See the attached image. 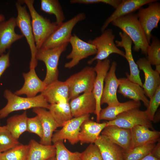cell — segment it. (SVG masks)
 <instances>
[{
	"mask_svg": "<svg viewBox=\"0 0 160 160\" xmlns=\"http://www.w3.org/2000/svg\"><path fill=\"white\" fill-rule=\"evenodd\" d=\"M139 70L143 72L145 81L143 88L146 96L151 99L160 87V74L154 70L146 58H139L136 61Z\"/></svg>",
	"mask_w": 160,
	"mask_h": 160,
	"instance_id": "obj_15",
	"label": "cell"
},
{
	"mask_svg": "<svg viewBox=\"0 0 160 160\" xmlns=\"http://www.w3.org/2000/svg\"><path fill=\"white\" fill-rule=\"evenodd\" d=\"M33 111L39 117L41 122L43 135L39 143L45 145H52V138L53 132L58 125L49 111L42 108H33Z\"/></svg>",
	"mask_w": 160,
	"mask_h": 160,
	"instance_id": "obj_23",
	"label": "cell"
},
{
	"mask_svg": "<svg viewBox=\"0 0 160 160\" xmlns=\"http://www.w3.org/2000/svg\"><path fill=\"white\" fill-rule=\"evenodd\" d=\"M122 0H71V4H91L102 3L109 5L116 9Z\"/></svg>",
	"mask_w": 160,
	"mask_h": 160,
	"instance_id": "obj_41",
	"label": "cell"
},
{
	"mask_svg": "<svg viewBox=\"0 0 160 160\" xmlns=\"http://www.w3.org/2000/svg\"><path fill=\"white\" fill-rule=\"evenodd\" d=\"M119 84L117 92L124 97L135 101H142L147 108L149 100L146 96L143 88L139 84L132 82L127 78L119 79Z\"/></svg>",
	"mask_w": 160,
	"mask_h": 160,
	"instance_id": "obj_24",
	"label": "cell"
},
{
	"mask_svg": "<svg viewBox=\"0 0 160 160\" xmlns=\"http://www.w3.org/2000/svg\"><path fill=\"white\" fill-rule=\"evenodd\" d=\"M68 44L65 43L54 48L37 50L36 60L43 61L46 67V76L43 81L46 86L58 80L59 58L66 50Z\"/></svg>",
	"mask_w": 160,
	"mask_h": 160,
	"instance_id": "obj_4",
	"label": "cell"
},
{
	"mask_svg": "<svg viewBox=\"0 0 160 160\" xmlns=\"http://www.w3.org/2000/svg\"><path fill=\"white\" fill-rule=\"evenodd\" d=\"M90 114L73 117L68 121L60 130L53 134L52 142L53 143L60 140H67L73 145L79 141L80 127L83 122L89 119Z\"/></svg>",
	"mask_w": 160,
	"mask_h": 160,
	"instance_id": "obj_12",
	"label": "cell"
},
{
	"mask_svg": "<svg viewBox=\"0 0 160 160\" xmlns=\"http://www.w3.org/2000/svg\"><path fill=\"white\" fill-rule=\"evenodd\" d=\"M160 105V87L157 89L153 96L150 99L149 103L145 111L150 120L153 121L154 115Z\"/></svg>",
	"mask_w": 160,
	"mask_h": 160,
	"instance_id": "obj_38",
	"label": "cell"
},
{
	"mask_svg": "<svg viewBox=\"0 0 160 160\" xmlns=\"http://www.w3.org/2000/svg\"><path fill=\"white\" fill-rule=\"evenodd\" d=\"M53 144L56 149V160H81V153L70 151L63 140L58 141Z\"/></svg>",
	"mask_w": 160,
	"mask_h": 160,
	"instance_id": "obj_34",
	"label": "cell"
},
{
	"mask_svg": "<svg viewBox=\"0 0 160 160\" xmlns=\"http://www.w3.org/2000/svg\"><path fill=\"white\" fill-rule=\"evenodd\" d=\"M28 117L26 111L20 115H16L9 118L6 126L13 137L17 140L27 130Z\"/></svg>",
	"mask_w": 160,
	"mask_h": 160,
	"instance_id": "obj_30",
	"label": "cell"
},
{
	"mask_svg": "<svg viewBox=\"0 0 160 160\" xmlns=\"http://www.w3.org/2000/svg\"><path fill=\"white\" fill-rule=\"evenodd\" d=\"M119 35L121 40H116L115 42L117 47L123 48L125 51V57L129 63L130 69L129 74L126 73L127 78L130 81L139 84L143 88V84L140 76V71L134 61L132 54V42L130 38L124 32H120Z\"/></svg>",
	"mask_w": 160,
	"mask_h": 160,
	"instance_id": "obj_16",
	"label": "cell"
},
{
	"mask_svg": "<svg viewBox=\"0 0 160 160\" xmlns=\"http://www.w3.org/2000/svg\"><path fill=\"white\" fill-rule=\"evenodd\" d=\"M131 129L132 142L131 144L143 133L150 129L145 126L137 125L133 127Z\"/></svg>",
	"mask_w": 160,
	"mask_h": 160,
	"instance_id": "obj_42",
	"label": "cell"
},
{
	"mask_svg": "<svg viewBox=\"0 0 160 160\" xmlns=\"http://www.w3.org/2000/svg\"><path fill=\"white\" fill-rule=\"evenodd\" d=\"M20 143L12 135L6 125L0 126V151L9 150Z\"/></svg>",
	"mask_w": 160,
	"mask_h": 160,
	"instance_id": "obj_35",
	"label": "cell"
},
{
	"mask_svg": "<svg viewBox=\"0 0 160 160\" xmlns=\"http://www.w3.org/2000/svg\"><path fill=\"white\" fill-rule=\"evenodd\" d=\"M106 126V122L98 123L89 119L84 121L81 125L79 135L80 144L94 143Z\"/></svg>",
	"mask_w": 160,
	"mask_h": 160,
	"instance_id": "obj_25",
	"label": "cell"
},
{
	"mask_svg": "<svg viewBox=\"0 0 160 160\" xmlns=\"http://www.w3.org/2000/svg\"><path fill=\"white\" fill-rule=\"evenodd\" d=\"M16 26V17H14L0 22V55L4 54L13 43L24 37L22 34L15 32Z\"/></svg>",
	"mask_w": 160,
	"mask_h": 160,
	"instance_id": "obj_20",
	"label": "cell"
},
{
	"mask_svg": "<svg viewBox=\"0 0 160 160\" xmlns=\"http://www.w3.org/2000/svg\"><path fill=\"white\" fill-rule=\"evenodd\" d=\"M155 66L156 69L155 70L159 73L160 74V64L156 65Z\"/></svg>",
	"mask_w": 160,
	"mask_h": 160,
	"instance_id": "obj_47",
	"label": "cell"
},
{
	"mask_svg": "<svg viewBox=\"0 0 160 160\" xmlns=\"http://www.w3.org/2000/svg\"><path fill=\"white\" fill-rule=\"evenodd\" d=\"M101 135L120 147L125 152L130 150L132 142L131 129L115 125L107 126Z\"/></svg>",
	"mask_w": 160,
	"mask_h": 160,
	"instance_id": "obj_17",
	"label": "cell"
},
{
	"mask_svg": "<svg viewBox=\"0 0 160 160\" xmlns=\"http://www.w3.org/2000/svg\"><path fill=\"white\" fill-rule=\"evenodd\" d=\"M5 19L4 16L0 13V22L4 20Z\"/></svg>",
	"mask_w": 160,
	"mask_h": 160,
	"instance_id": "obj_48",
	"label": "cell"
},
{
	"mask_svg": "<svg viewBox=\"0 0 160 160\" xmlns=\"http://www.w3.org/2000/svg\"><path fill=\"white\" fill-rule=\"evenodd\" d=\"M86 18L84 13H80L70 20L59 25L57 28L44 43L40 49H47L69 43L72 36L71 33L73 29L78 23L85 20Z\"/></svg>",
	"mask_w": 160,
	"mask_h": 160,
	"instance_id": "obj_8",
	"label": "cell"
},
{
	"mask_svg": "<svg viewBox=\"0 0 160 160\" xmlns=\"http://www.w3.org/2000/svg\"><path fill=\"white\" fill-rule=\"evenodd\" d=\"M29 149L28 145L21 144L0 153V160H26Z\"/></svg>",
	"mask_w": 160,
	"mask_h": 160,
	"instance_id": "obj_32",
	"label": "cell"
},
{
	"mask_svg": "<svg viewBox=\"0 0 160 160\" xmlns=\"http://www.w3.org/2000/svg\"><path fill=\"white\" fill-rule=\"evenodd\" d=\"M115 36L112 29H105L99 36L87 42L95 46L97 49L95 56L87 62L92 64L95 60H103L108 58L111 54L115 53L125 57V52L119 49L114 42Z\"/></svg>",
	"mask_w": 160,
	"mask_h": 160,
	"instance_id": "obj_7",
	"label": "cell"
},
{
	"mask_svg": "<svg viewBox=\"0 0 160 160\" xmlns=\"http://www.w3.org/2000/svg\"><path fill=\"white\" fill-rule=\"evenodd\" d=\"M156 1L148 4L147 7H140L136 14L149 44L152 36V31L157 28L160 20V4Z\"/></svg>",
	"mask_w": 160,
	"mask_h": 160,
	"instance_id": "obj_10",
	"label": "cell"
},
{
	"mask_svg": "<svg viewBox=\"0 0 160 160\" xmlns=\"http://www.w3.org/2000/svg\"><path fill=\"white\" fill-rule=\"evenodd\" d=\"M28 145L29 149L26 160H47L55 156L56 149L54 145H44L32 139Z\"/></svg>",
	"mask_w": 160,
	"mask_h": 160,
	"instance_id": "obj_27",
	"label": "cell"
},
{
	"mask_svg": "<svg viewBox=\"0 0 160 160\" xmlns=\"http://www.w3.org/2000/svg\"><path fill=\"white\" fill-rule=\"evenodd\" d=\"M27 131L36 134L40 139L43 137V132L42 124L37 115L33 117L28 118Z\"/></svg>",
	"mask_w": 160,
	"mask_h": 160,
	"instance_id": "obj_39",
	"label": "cell"
},
{
	"mask_svg": "<svg viewBox=\"0 0 160 160\" xmlns=\"http://www.w3.org/2000/svg\"><path fill=\"white\" fill-rule=\"evenodd\" d=\"M81 153V160H103L98 148L94 143L90 144Z\"/></svg>",
	"mask_w": 160,
	"mask_h": 160,
	"instance_id": "obj_40",
	"label": "cell"
},
{
	"mask_svg": "<svg viewBox=\"0 0 160 160\" xmlns=\"http://www.w3.org/2000/svg\"><path fill=\"white\" fill-rule=\"evenodd\" d=\"M141 105L140 101L131 100L119 103L113 105L108 106L101 109L100 114V120L112 121L121 113L132 109L139 108Z\"/></svg>",
	"mask_w": 160,
	"mask_h": 160,
	"instance_id": "obj_28",
	"label": "cell"
},
{
	"mask_svg": "<svg viewBox=\"0 0 160 160\" xmlns=\"http://www.w3.org/2000/svg\"><path fill=\"white\" fill-rule=\"evenodd\" d=\"M111 23L120 28L130 38L134 44V51L138 52L140 50L142 54L147 55L150 44L136 14H128L114 20Z\"/></svg>",
	"mask_w": 160,
	"mask_h": 160,
	"instance_id": "obj_1",
	"label": "cell"
},
{
	"mask_svg": "<svg viewBox=\"0 0 160 160\" xmlns=\"http://www.w3.org/2000/svg\"><path fill=\"white\" fill-rule=\"evenodd\" d=\"M40 9L46 13L55 15V22L57 25L63 22L65 20L62 7L57 0H41Z\"/></svg>",
	"mask_w": 160,
	"mask_h": 160,
	"instance_id": "obj_31",
	"label": "cell"
},
{
	"mask_svg": "<svg viewBox=\"0 0 160 160\" xmlns=\"http://www.w3.org/2000/svg\"><path fill=\"white\" fill-rule=\"evenodd\" d=\"M3 95L7 103L0 109V119L5 118L15 111L38 107L48 109L49 106V104L41 94L33 97H24L15 95L9 89H6Z\"/></svg>",
	"mask_w": 160,
	"mask_h": 160,
	"instance_id": "obj_3",
	"label": "cell"
},
{
	"mask_svg": "<svg viewBox=\"0 0 160 160\" xmlns=\"http://www.w3.org/2000/svg\"><path fill=\"white\" fill-rule=\"evenodd\" d=\"M107 126L115 125L121 127L131 129L134 127L141 125L154 130L152 121L145 112L139 108L132 109L118 115L113 120L106 122Z\"/></svg>",
	"mask_w": 160,
	"mask_h": 160,
	"instance_id": "obj_9",
	"label": "cell"
},
{
	"mask_svg": "<svg viewBox=\"0 0 160 160\" xmlns=\"http://www.w3.org/2000/svg\"><path fill=\"white\" fill-rule=\"evenodd\" d=\"M156 145V143L146 144L124 152V160H140L150 153Z\"/></svg>",
	"mask_w": 160,
	"mask_h": 160,
	"instance_id": "obj_33",
	"label": "cell"
},
{
	"mask_svg": "<svg viewBox=\"0 0 160 160\" xmlns=\"http://www.w3.org/2000/svg\"><path fill=\"white\" fill-rule=\"evenodd\" d=\"M116 63L113 61L105 76V85L101 99V105L105 103L108 106H111L120 103L117 95L119 81L116 74Z\"/></svg>",
	"mask_w": 160,
	"mask_h": 160,
	"instance_id": "obj_14",
	"label": "cell"
},
{
	"mask_svg": "<svg viewBox=\"0 0 160 160\" xmlns=\"http://www.w3.org/2000/svg\"><path fill=\"white\" fill-rule=\"evenodd\" d=\"M69 43L72 50L66 58L71 60L65 64L66 68L71 69L78 65L82 60L97 53L95 46L82 40L75 34L72 36Z\"/></svg>",
	"mask_w": 160,
	"mask_h": 160,
	"instance_id": "obj_11",
	"label": "cell"
},
{
	"mask_svg": "<svg viewBox=\"0 0 160 160\" xmlns=\"http://www.w3.org/2000/svg\"><path fill=\"white\" fill-rule=\"evenodd\" d=\"M47 160H56L55 156L51 157Z\"/></svg>",
	"mask_w": 160,
	"mask_h": 160,
	"instance_id": "obj_49",
	"label": "cell"
},
{
	"mask_svg": "<svg viewBox=\"0 0 160 160\" xmlns=\"http://www.w3.org/2000/svg\"><path fill=\"white\" fill-rule=\"evenodd\" d=\"M48 109L58 127H62L73 118L69 102L49 104Z\"/></svg>",
	"mask_w": 160,
	"mask_h": 160,
	"instance_id": "obj_29",
	"label": "cell"
},
{
	"mask_svg": "<svg viewBox=\"0 0 160 160\" xmlns=\"http://www.w3.org/2000/svg\"><path fill=\"white\" fill-rule=\"evenodd\" d=\"M49 104L69 102V88L65 81L57 80L46 86L40 93Z\"/></svg>",
	"mask_w": 160,
	"mask_h": 160,
	"instance_id": "obj_19",
	"label": "cell"
},
{
	"mask_svg": "<svg viewBox=\"0 0 160 160\" xmlns=\"http://www.w3.org/2000/svg\"><path fill=\"white\" fill-rule=\"evenodd\" d=\"M96 76L93 67L86 66L69 77L65 81L69 87L70 99L82 93L92 92Z\"/></svg>",
	"mask_w": 160,
	"mask_h": 160,
	"instance_id": "obj_6",
	"label": "cell"
},
{
	"mask_svg": "<svg viewBox=\"0 0 160 160\" xmlns=\"http://www.w3.org/2000/svg\"><path fill=\"white\" fill-rule=\"evenodd\" d=\"M1 153V152L0 151V153Z\"/></svg>",
	"mask_w": 160,
	"mask_h": 160,
	"instance_id": "obj_50",
	"label": "cell"
},
{
	"mask_svg": "<svg viewBox=\"0 0 160 160\" xmlns=\"http://www.w3.org/2000/svg\"><path fill=\"white\" fill-rule=\"evenodd\" d=\"M140 160H160L153 156L150 153Z\"/></svg>",
	"mask_w": 160,
	"mask_h": 160,
	"instance_id": "obj_46",
	"label": "cell"
},
{
	"mask_svg": "<svg viewBox=\"0 0 160 160\" xmlns=\"http://www.w3.org/2000/svg\"><path fill=\"white\" fill-rule=\"evenodd\" d=\"M73 117L95 113L96 101L92 92L84 93L71 99L69 103Z\"/></svg>",
	"mask_w": 160,
	"mask_h": 160,
	"instance_id": "obj_18",
	"label": "cell"
},
{
	"mask_svg": "<svg viewBox=\"0 0 160 160\" xmlns=\"http://www.w3.org/2000/svg\"><path fill=\"white\" fill-rule=\"evenodd\" d=\"M10 52L0 55V78L10 65Z\"/></svg>",
	"mask_w": 160,
	"mask_h": 160,
	"instance_id": "obj_43",
	"label": "cell"
},
{
	"mask_svg": "<svg viewBox=\"0 0 160 160\" xmlns=\"http://www.w3.org/2000/svg\"><path fill=\"white\" fill-rule=\"evenodd\" d=\"M157 0H122L114 11L105 20L102 25L101 31L105 30L109 24L114 20L133 13L142 6Z\"/></svg>",
	"mask_w": 160,
	"mask_h": 160,
	"instance_id": "obj_22",
	"label": "cell"
},
{
	"mask_svg": "<svg viewBox=\"0 0 160 160\" xmlns=\"http://www.w3.org/2000/svg\"><path fill=\"white\" fill-rule=\"evenodd\" d=\"M23 76L24 80L23 86L14 93L17 95H25L27 97H33L42 92L46 87L43 81L37 75L35 68L30 69L28 72L23 73Z\"/></svg>",
	"mask_w": 160,
	"mask_h": 160,
	"instance_id": "obj_21",
	"label": "cell"
},
{
	"mask_svg": "<svg viewBox=\"0 0 160 160\" xmlns=\"http://www.w3.org/2000/svg\"><path fill=\"white\" fill-rule=\"evenodd\" d=\"M17 12L16 17L17 26L25 36L29 46L31 57L29 64V68H35L38 65L36 58L37 51L31 23V17L27 12L26 6H22L18 1L15 4Z\"/></svg>",
	"mask_w": 160,
	"mask_h": 160,
	"instance_id": "obj_5",
	"label": "cell"
},
{
	"mask_svg": "<svg viewBox=\"0 0 160 160\" xmlns=\"http://www.w3.org/2000/svg\"><path fill=\"white\" fill-rule=\"evenodd\" d=\"M95 144L103 160H124L125 151L120 147L100 135Z\"/></svg>",
	"mask_w": 160,
	"mask_h": 160,
	"instance_id": "obj_26",
	"label": "cell"
},
{
	"mask_svg": "<svg viewBox=\"0 0 160 160\" xmlns=\"http://www.w3.org/2000/svg\"><path fill=\"white\" fill-rule=\"evenodd\" d=\"M110 67V60L107 58L103 60H97L94 70L96 73L92 92L96 101V109L95 114L96 116V122H100L99 116L102 109L101 99L104 83V79Z\"/></svg>",
	"mask_w": 160,
	"mask_h": 160,
	"instance_id": "obj_13",
	"label": "cell"
},
{
	"mask_svg": "<svg viewBox=\"0 0 160 160\" xmlns=\"http://www.w3.org/2000/svg\"><path fill=\"white\" fill-rule=\"evenodd\" d=\"M19 1L21 4L25 3L29 10L36 47L37 50L39 49L59 25L39 14L34 7L33 0Z\"/></svg>",
	"mask_w": 160,
	"mask_h": 160,
	"instance_id": "obj_2",
	"label": "cell"
},
{
	"mask_svg": "<svg viewBox=\"0 0 160 160\" xmlns=\"http://www.w3.org/2000/svg\"><path fill=\"white\" fill-rule=\"evenodd\" d=\"M160 132L149 129L131 144L130 150L139 145L150 143H156L160 140Z\"/></svg>",
	"mask_w": 160,
	"mask_h": 160,
	"instance_id": "obj_37",
	"label": "cell"
},
{
	"mask_svg": "<svg viewBox=\"0 0 160 160\" xmlns=\"http://www.w3.org/2000/svg\"><path fill=\"white\" fill-rule=\"evenodd\" d=\"M150 153L156 159L160 160V140L157 142Z\"/></svg>",
	"mask_w": 160,
	"mask_h": 160,
	"instance_id": "obj_44",
	"label": "cell"
},
{
	"mask_svg": "<svg viewBox=\"0 0 160 160\" xmlns=\"http://www.w3.org/2000/svg\"><path fill=\"white\" fill-rule=\"evenodd\" d=\"M152 43L147 51V59L151 65L160 64V41L156 37L152 36Z\"/></svg>",
	"mask_w": 160,
	"mask_h": 160,
	"instance_id": "obj_36",
	"label": "cell"
},
{
	"mask_svg": "<svg viewBox=\"0 0 160 160\" xmlns=\"http://www.w3.org/2000/svg\"><path fill=\"white\" fill-rule=\"evenodd\" d=\"M160 121V109L157 110L155 113L153 118V122L155 123H157Z\"/></svg>",
	"mask_w": 160,
	"mask_h": 160,
	"instance_id": "obj_45",
	"label": "cell"
}]
</instances>
